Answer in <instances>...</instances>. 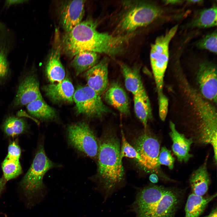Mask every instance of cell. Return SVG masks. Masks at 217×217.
Listing matches in <instances>:
<instances>
[{"label": "cell", "instance_id": "30", "mask_svg": "<svg viewBox=\"0 0 217 217\" xmlns=\"http://www.w3.org/2000/svg\"><path fill=\"white\" fill-rule=\"evenodd\" d=\"M217 35L216 30L207 35L198 42L197 46L200 49L207 50L216 54Z\"/></svg>", "mask_w": 217, "mask_h": 217}, {"label": "cell", "instance_id": "9", "mask_svg": "<svg viewBox=\"0 0 217 217\" xmlns=\"http://www.w3.org/2000/svg\"><path fill=\"white\" fill-rule=\"evenodd\" d=\"M73 99L79 114L99 118L111 112L103 103L100 96L87 85L78 87L75 90Z\"/></svg>", "mask_w": 217, "mask_h": 217}, {"label": "cell", "instance_id": "29", "mask_svg": "<svg viewBox=\"0 0 217 217\" xmlns=\"http://www.w3.org/2000/svg\"><path fill=\"white\" fill-rule=\"evenodd\" d=\"M121 133V145L120 155V162L122 163V159L124 157L133 159L141 167L142 161L139 153L135 149L127 142L122 130Z\"/></svg>", "mask_w": 217, "mask_h": 217}, {"label": "cell", "instance_id": "7", "mask_svg": "<svg viewBox=\"0 0 217 217\" xmlns=\"http://www.w3.org/2000/svg\"><path fill=\"white\" fill-rule=\"evenodd\" d=\"M178 28L176 25L164 35L158 37L151 46L150 61L158 95L163 93L164 78L169 60V45Z\"/></svg>", "mask_w": 217, "mask_h": 217}, {"label": "cell", "instance_id": "6", "mask_svg": "<svg viewBox=\"0 0 217 217\" xmlns=\"http://www.w3.org/2000/svg\"><path fill=\"white\" fill-rule=\"evenodd\" d=\"M133 142V147L142 161L141 167L145 171L155 173L165 181H174L161 170L158 162L160 143L155 135L146 129L134 139Z\"/></svg>", "mask_w": 217, "mask_h": 217}, {"label": "cell", "instance_id": "12", "mask_svg": "<svg viewBox=\"0 0 217 217\" xmlns=\"http://www.w3.org/2000/svg\"><path fill=\"white\" fill-rule=\"evenodd\" d=\"M20 80L12 103L17 108L26 106L35 100L43 99L39 90V81L35 74L26 71Z\"/></svg>", "mask_w": 217, "mask_h": 217}, {"label": "cell", "instance_id": "10", "mask_svg": "<svg viewBox=\"0 0 217 217\" xmlns=\"http://www.w3.org/2000/svg\"><path fill=\"white\" fill-rule=\"evenodd\" d=\"M192 85L205 99L216 104L217 101V71L212 63H200L194 75Z\"/></svg>", "mask_w": 217, "mask_h": 217}, {"label": "cell", "instance_id": "21", "mask_svg": "<svg viewBox=\"0 0 217 217\" xmlns=\"http://www.w3.org/2000/svg\"><path fill=\"white\" fill-rule=\"evenodd\" d=\"M217 196V193L207 196H199L193 193L188 197L185 208L184 217H199L208 204Z\"/></svg>", "mask_w": 217, "mask_h": 217}, {"label": "cell", "instance_id": "37", "mask_svg": "<svg viewBox=\"0 0 217 217\" xmlns=\"http://www.w3.org/2000/svg\"><path fill=\"white\" fill-rule=\"evenodd\" d=\"M217 208H214L205 217H217Z\"/></svg>", "mask_w": 217, "mask_h": 217}, {"label": "cell", "instance_id": "1", "mask_svg": "<svg viewBox=\"0 0 217 217\" xmlns=\"http://www.w3.org/2000/svg\"><path fill=\"white\" fill-rule=\"evenodd\" d=\"M172 94L181 104L183 117L193 133V141L201 145L217 141V115L212 103L204 98L186 79L177 84Z\"/></svg>", "mask_w": 217, "mask_h": 217}, {"label": "cell", "instance_id": "25", "mask_svg": "<svg viewBox=\"0 0 217 217\" xmlns=\"http://www.w3.org/2000/svg\"><path fill=\"white\" fill-rule=\"evenodd\" d=\"M28 113L32 116L42 120H49L55 118L56 112L43 99L33 101L26 105Z\"/></svg>", "mask_w": 217, "mask_h": 217}, {"label": "cell", "instance_id": "22", "mask_svg": "<svg viewBox=\"0 0 217 217\" xmlns=\"http://www.w3.org/2000/svg\"><path fill=\"white\" fill-rule=\"evenodd\" d=\"M134 107L135 114L147 128L148 120L152 117V109L149 99L145 90L134 95Z\"/></svg>", "mask_w": 217, "mask_h": 217}, {"label": "cell", "instance_id": "26", "mask_svg": "<svg viewBox=\"0 0 217 217\" xmlns=\"http://www.w3.org/2000/svg\"><path fill=\"white\" fill-rule=\"evenodd\" d=\"M217 10L216 6L214 5L201 11L193 20L192 26L198 28H209L216 26Z\"/></svg>", "mask_w": 217, "mask_h": 217}, {"label": "cell", "instance_id": "33", "mask_svg": "<svg viewBox=\"0 0 217 217\" xmlns=\"http://www.w3.org/2000/svg\"><path fill=\"white\" fill-rule=\"evenodd\" d=\"M21 154V150L19 146L15 141L11 143L8 148V155L6 157L19 160Z\"/></svg>", "mask_w": 217, "mask_h": 217}, {"label": "cell", "instance_id": "23", "mask_svg": "<svg viewBox=\"0 0 217 217\" xmlns=\"http://www.w3.org/2000/svg\"><path fill=\"white\" fill-rule=\"evenodd\" d=\"M71 64L77 75L86 72L99 62V54L91 51H86L77 53L73 58Z\"/></svg>", "mask_w": 217, "mask_h": 217}, {"label": "cell", "instance_id": "18", "mask_svg": "<svg viewBox=\"0 0 217 217\" xmlns=\"http://www.w3.org/2000/svg\"><path fill=\"white\" fill-rule=\"evenodd\" d=\"M44 90L46 96L53 101L70 103L73 101L74 89L67 77L60 82L46 85Z\"/></svg>", "mask_w": 217, "mask_h": 217}, {"label": "cell", "instance_id": "35", "mask_svg": "<svg viewBox=\"0 0 217 217\" xmlns=\"http://www.w3.org/2000/svg\"><path fill=\"white\" fill-rule=\"evenodd\" d=\"M149 181L153 184L157 183L159 181L158 175L154 173H151L149 177Z\"/></svg>", "mask_w": 217, "mask_h": 217}, {"label": "cell", "instance_id": "3", "mask_svg": "<svg viewBox=\"0 0 217 217\" xmlns=\"http://www.w3.org/2000/svg\"><path fill=\"white\" fill-rule=\"evenodd\" d=\"M97 188L106 200L121 186L124 171L120 161L121 146L118 138L111 131L104 133L98 142Z\"/></svg>", "mask_w": 217, "mask_h": 217}, {"label": "cell", "instance_id": "28", "mask_svg": "<svg viewBox=\"0 0 217 217\" xmlns=\"http://www.w3.org/2000/svg\"><path fill=\"white\" fill-rule=\"evenodd\" d=\"M3 177L7 181L14 178L22 173L19 160L6 157L2 164Z\"/></svg>", "mask_w": 217, "mask_h": 217}, {"label": "cell", "instance_id": "20", "mask_svg": "<svg viewBox=\"0 0 217 217\" xmlns=\"http://www.w3.org/2000/svg\"><path fill=\"white\" fill-rule=\"evenodd\" d=\"M208 156L204 162L192 173L189 182L192 193L203 196L208 190L210 178L207 169Z\"/></svg>", "mask_w": 217, "mask_h": 217}, {"label": "cell", "instance_id": "27", "mask_svg": "<svg viewBox=\"0 0 217 217\" xmlns=\"http://www.w3.org/2000/svg\"><path fill=\"white\" fill-rule=\"evenodd\" d=\"M27 126L26 122L23 118L11 115L5 120L2 128L7 135L14 137L24 133Z\"/></svg>", "mask_w": 217, "mask_h": 217}, {"label": "cell", "instance_id": "5", "mask_svg": "<svg viewBox=\"0 0 217 217\" xmlns=\"http://www.w3.org/2000/svg\"><path fill=\"white\" fill-rule=\"evenodd\" d=\"M58 166L47 157L43 144H40L30 167L20 183L22 191L29 201L43 196L44 176L49 170Z\"/></svg>", "mask_w": 217, "mask_h": 217}, {"label": "cell", "instance_id": "38", "mask_svg": "<svg viewBox=\"0 0 217 217\" xmlns=\"http://www.w3.org/2000/svg\"><path fill=\"white\" fill-rule=\"evenodd\" d=\"M165 4H175L180 3L182 1L180 0H165L163 1Z\"/></svg>", "mask_w": 217, "mask_h": 217}, {"label": "cell", "instance_id": "34", "mask_svg": "<svg viewBox=\"0 0 217 217\" xmlns=\"http://www.w3.org/2000/svg\"><path fill=\"white\" fill-rule=\"evenodd\" d=\"M28 2L27 0H6L4 2V8L7 9L12 6L27 3Z\"/></svg>", "mask_w": 217, "mask_h": 217}, {"label": "cell", "instance_id": "4", "mask_svg": "<svg viewBox=\"0 0 217 217\" xmlns=\"http://www.w3.org/2000/svg\"><path fill=\"white\" fill-rule=\"evenodd\" d=\"M118 16L115 35L133 34L138 29L146 26L162 15V9L155 4L140 1L123 3Z\"/></svg>", "mask_w": 217, "mask_h": 217}, {"label": "cell", "instance_id": "39", "mask_svg": "<svg viewBox=\"0 0 217 217\" xmlns=\"http://www.w3.org/2000/svg\"><path fill=\"white\" fill-rule=\"evenodd\" d=\"M188 2H189L190 3H200L201 2H203V1L202 0H189L188 1Z\"/></svg>", "mask_w": 217, "mask_h": 217}, {"label": "cell", "instance_id": "16", "mask_svg": "<svg viewBox=\"0 0 217 217\" xmlns=\"http://www.w3.org/2000/svg\"><path fill=\"white\" fill-rule=\"evenodd\" d=\"M108 65V58L104 57L86 72L87 86L100 96L107 89Z\"/></svg>", "mask_w": 217, "mask_h": 217}, {"label": "cell", "instance_id": "17", "mask_svg": "<svg viewBox=\"0 0 217 217\" xmlns=\"http://www.w3.org/2000/svg\"><path fill=\"white\" fill-rule=\"evenodd\" d=\"M169 127V134L172 142V150L179 161L186 162L193 156L189 152L193 140L192 138H187L183 134L179 132L171 121L170 122Z\"/></svg>", "mask_w": 217, "mask_h": 217}, {"label": "cell", "instance_id": "36", "mask_svg": "<svg viewBox=\"0 0 217 217\" xmlns=\"http://www.w3.org/2000/svg\"><path fill=\"white\" fill-rule=\"evenodd\" d=\"M6 181L3 176L0 178V194L5 188Z\"/></svg>", "mask_w": 217, "mask_h": 217}, {"label": "cell", "instance_id": "13", "mask_svg": "<svg viewBox=\"0 0 217 217\" xmlns=\"http://www.w3.org/2000/svg\"><path fill=\"white\" fill-rule=\"evenodd\" d=\"M16 42L14 32L2 21H0V83L8 77L10 72L8 57Z\"/></svg>", "mask_w": 217, "mask_h": 217}, {"label": "cell", "instance_id": "24", "mask_svg": "<svg viewBox=\"0 0 217 217\" xmlns=\"http://www.w3.org/2000/svg\"><path fill=\"white\" fill-rule=\"evenodd\" d=\"M121 69L125 87L129 91L134 95L145 90L138 68H132L122 64Z\"/></svg>", "mask_w": 217, "mask_h": 217}, {"label": "cell", "instance_id": "15", "mask_svg": "<svg viewBox=\"0 0 217 217\" xmlns=\"http://www.w3.org/2000/svg\"><path fill=\"white\" fill-rule=\"evenodd\" d=\"M58 34L56 32L53 48L46 66V75L51 83L60 82L65 77V71L61 60L62 49Z\"/></svg>", "mask_w": 217, "mask_h": 217}, {"label": "cell", "instance_id": "11", "mask_svg": "<svg viewBox=\"0 0 217 217\" xmlns=\"http://www.w3.org/2000/svg\"><path fill=\"white\" fill-rule=\"evenodd\" d=\"M184 193L183 190L178 189L168 188L162 197L149 208L144 217H175Z\"/></svg>", "mask_w": 217, "mask_h": 217}, {"label": "cell", "instance_id": "32", "mask_svg": "<svg viewBox=\"0 0 217 217\" xmlns=\"http://www.w3.org/2000/svg\"><path fill=\"white\" fill-rule=\"evenodd\" d=\"M159 112L160 118L164 121L166 118L169 107V100L163 93L158 95Z\"/></svg>", "mask_w": 217, "mask_h": 217}, {"label": "cell", "instance_id": "2", "mask_svg": "<svg viewBox=\"0 0 217 217\" xmlns=\"http://www.w3.org/2000/svg\"><path fill=\"white\" fill-rule=\"evenodd\" d=\"M97 27L96 21L88 19L65 32L61 39L62 51L71 58L86 51L111 56L117 55L123 52L132 36H116L100 32L97 30Z\"/></svg>", "mask_w": 217, "mask_h": 217}, {"label": "cell", "instance_id": "31", "mask_svg": "<svg viewBox=\"0 0 217 217\" xmlns=\"http://www.w3.org/2000/svg\"><path fill=\"white\" fill-rule=\"evenodd\" d=\"M175 158L171 154V151L165 147H162L160 150L158 162L160 165H163L168 166L170 169L174 167Z\"/></svg>", "mask_w": 217, "mask_h": 217}, {"label": "cell", "instance_id": "19", "mask_svg": "<svg viewBox=\"0 0 217 217\" xmlns=\"http://www.w3.org/2000/svg\"><path fill=\"white\" fill-rule=\"evenodd\" d=\"M104 94L106 102L126 115L130 113L128 99L124 90L118 83H112L106 89Z\"/></svg>", "mask_w": 217, "mask_h": 217}, {"label": "cell", "instance_id": "8", "mask_svg": "<svg viewBox=\"0 0 217 217\" xmlns=\"http://www.w3.org/2000/svg\"><path fill=\"white\" fill-rule=\"evenodd\" d=\"M67 134L72 147L92 159L97 157L98 142L87 124L84 122L73 124L68 127Z\"/></svg>", "mask_w": 217, "mask_h": 217}, {"label": "cell", "instance_id": "14", "mask_svg": "<svg viewBox=\"0 0 217 217\" xmlns=\"http://www.w3.org/2000/svg\"><path fill=\"white\" fill-rule=\"evenodd\" d=\"M84 0L66 1L61 5L59 11L61 25L68 32L82 22L85 12Z\"/></svg>", "mask_w": 217, "mask_h": 217}]
</instances>
